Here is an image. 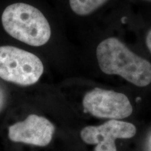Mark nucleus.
I'll list each match as a JSON object with an SVG mask.
<instances>
[{
	"mask_svg": "<svg viewBox=\"0 0 151 151\" xmlns=\"http://www.w3.org/2000/svg\"><path fill=\"white\" fill-rule=\"evenodd\" d=\"M101 71L108 75H118L138 87L151 83V63L132 51L116 37L101 41L96 49Z\"/></svg>",
	"mask_w": 151,
	"mask_h": 151,
	"instance_id": "f257e3e1",
	"label": "nucleus"
},
{
	"mask_svg": "<svg viewBox=\"0 0 151 151\" xmlns=\"http://www.w3.org/2000/svg\"><path fill=\"white\" fill-rule=\"evenodd\" d=\"M44 67L36 55L11 46H0V78L22 86L35 84Z\"/></svg>",
	"mask_w": 151,
	"mask_h": 151,
	"instance_id": "7ed1b4c3",
	"label": "nucleus"
},
{
	"mask_svg": "<svg viewBox=\"0 0 151 151\" xmlns=\"http://www.w3.org/2000/svg\"><path fill=\"white\" fill-rule=\"evenodd\" d=\"M0 103H1V99H0Z\"/></svg>",
	"mask_w": 151,
	"mask_h": 151,
	"instance_id": "1a4fd4ad",
	"label": "nucleus"
},
{
	"mask_svg": "<svg viewBox=\"0 0 151 151\" xmlns=\"http://www.w3.org/2000/svg\"><path fill=\"white\" fill-rule=\"evenodd\" d=\"M1 23L9 35L32 46H43L51 37L50 24L44 15L27 4L8 6L1 15Z\"/></svg>",
	"mask_w": 151,
	"mask_h": 151,
	"instance_id": "f03ea898",
	"label": "nucleus"
},
{
	"mask_svg": "<svg viewBox=\"0 0 151 151\" xmlns=\"http://www.w3.org/2000/svg\"><path fill=\"white\" fill-rule=\"evenodd\" d=\"M136 133L137 128L132 123L110 120L99 126H87L80 136L87 144L96 145L94 151H117V139H130Z\"/></svg>",
	"mask_w": 151,
	"mask_h": 151,
	"instance_id": "39448f33",
	"label": "nucleus"
},
{
	"mask_svg": "<svg viewBox=\"0 0 151 151\" xmlns=\"http://www.w3.org/2000/svg\"><path fill=\"white\" fill-rule=\"evenodd\" d=\"M109 0H69L71 11L78 16H84L95 11Z\"/></svg>",
	"mask_w": 151,
	"mask_h": 151,
	"instance_id": "0eeeda50",
	"label": "nucleus"
},
{
	"mask_svg": "<svg viewBox=\"0 0 151 151\" xmlns=\"http://www.w3.org/2000/svg\"><path fill=\"white\" fill-rule=\"evenodd\" d=\"M85 111L98 118L120 120L132 115L133 108L125 94L96 88L86 92L83 99Z\"/></svg>",
	"mask_w": 151,
	"mask_h": 151,
	"instance_id": "20e7f679",
	"label": "nucleus"
},
{
	"mask_svg": "<svg viewBox=\"0 0 151 151\" xmlns=\"http://www.w3.org/2000/svg\"><path fill=\"white\" fill-rule=\"evenodd\" d=\"M146 45L148 49V50L151 53V28L148 30V32H147L146 37Z\"/></svg>",
	"mask_w": 151,
	"mask_h": 151,
	"instance_id": "6e6552de",
	"label": "nucleus"
},
{
	"mask_svg": "<svg viewBox=\"0 0 151 151\" xmlns=\"http://www.w3.org/2000/svg\"><path fill=\"white\" fill-rule=\"evenodd\" d=\"M54 132L55 126L50 120L43 116L31 114L23 121L11 125L8 136L13 142L44 147L52 141Z\"/></svg>",
	"mask_w": 151,
	"mask_h": 151,
	"instance_id": "423d86ee",
	"label": "nucleus"
}]
</instances>
